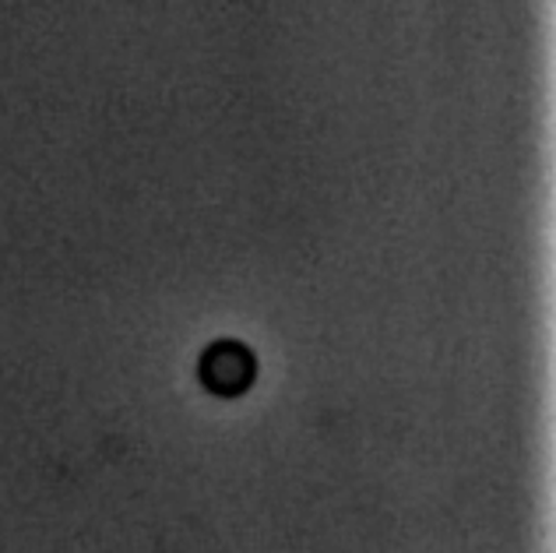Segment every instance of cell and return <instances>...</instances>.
Returning a JSON list of instances; mask_svg holds the SVG:
<instances>
[{
	"label": "cell",
	"mask_w": 556,
	"mask_h": 553,
	"mask_svg": "<svg viewBox=\"0 0 556 553\" xmlns=\"http://www.w3.org/2000/svg\"><path fill=\"white\" fill-rule=\"evenodd\" d=\"M201 377L218 395H240L254 377V356L237 342H218L215 349L204 353Z\"/></svg>",
	"instance_id": "1"
}]
</instances>
